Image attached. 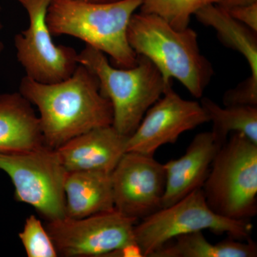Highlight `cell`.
Here are the masks:
<instances>
[{
    "label": "cell",
    "mask_w": 257,
    "mask_h": 257,
    "mask_svg": "<svg viewBox=\"0 0 257 257\" xmlns=\"http://www.w3.org/2000/svg\"><path fill=\"white\" fill-rule=\"evenodd\" d=\"M223 0H143L141 13L158 15L173 28H188L191 17L204 7L220 5Z\"/></svg>",
    "instance_id": "d6986e66"
},
{
    "label": "cell",
    "mask_w": 257,
    "mask_h": 257,
    "mask_svg": "<svg viewBox=\"0 0 257 257\" xmlns=\"http://www.w3.org/2000/svg\"><path fill=\"white\" fill-rule=\"evenodd\" d=\"M64 191L66 217L81 219L114 209L111 173L67 172Z\"/></svg>",
    "instance_id": "9a60e30c"
},
{
    "label": "cell",
    "mask_w": 257,
    "mask_h": 257,
    "mask_svg": "<svg viewBox=\"0 0 257 257\" xmlns=\"http://www.w3.org/2000/svg\"><path fill=\"white\" fill-rule=\"evenodd\" d=\"M82 1L89 2V3H109L120 1V0H82Z\"/></svg>",
    "instance_id": "d4e9b609"
},
{
    "label": "cell",
    "mask_w": 257,
    "mask_h": 257,
    "mask_svg": "<svg viewBox=\"0 0 257 257\" xmlns=\"http://www.w3.org/2000/svg\"><path fill=\"white\" fill-rule=\"evenodd\" d=\"M256 2L257 0H223L222 3L219 5L224 8H229L231 7L249 4V3H256Z\"/></svg>",
    "instance_id": "cb8c5ba5"
},
{
    "label": "cell",
    "mask_w": 257,
    "mask_h": 257,
    "mask_svg": "<svg viewBox=\"0 0 257 257\" xmlns=\"http://www.w3.org/2000/svg\"><path fill=\"white\" fill-rule=\"evenodd\" d=\"M105 257H144V255L138 243L133 242L114 250Z\"/></svg>",
    "instance_id": "603a6c76"
},
{
    "label": "cell",
    "mask_w": 257,
    "mask_h": 257,
    "mask_svg": "<svg viewBox=\"0 0 257 257\" xmlns=\"http://www.w3.org/2000/svg\"><path fill=\"white\" fill-rule=\"evenodd\" d=\"M224 106H257V81L248 77L236 87L225 92Z\"/></svg>",
    "instance_id": "44dd1931"
},
{
    "label": "cell",
    "mask_w": 257,
    "mask_h": 257,
    "mask_svg": "<svg viewBox=\"0 0 257 257\" xmlns=\"http://www.w3.org/2000/svg\"><path fill=\"white\" fill-rule=\"evenodd\" d=\"M0 170L11 179L18 202L31 205L47 221L65 217L67 172L56 150L44 145L28 151L0 152Z\"/></svg>",
    "instance_id": "52a82bcc"
},
{
    "label": "cell",
    "mask_w": 257,
    "mask_h": 257,
    "mask_svg": "<svg viewBox=\"0 0 257 257\" xmlns=\"http://www.w3.org/2000/svg\"><path fill=\"white\" fill-rule=\"evenodd\" d=\"M225 9L235 20L257 32V2Z\"/></svg>",
    "instance_id": "7402d4cb"
},
{
    "label": "cell",
    "mask_w": 257,
    "mask_h": 257,
    "mask_svg": "<svg viewBox=\"0 0 257 257\" xmlns=\"http://www.w3.org/2000/svg\"><path fill=\"white\" fill-rule=\"evenodd\" d=\"M111 179L115 210L140 221L162 209L165 170L152 155L126 152Z\"/></svg>",
    "instance_id": "30bf717a"
},
{
    "label": "cell",
    "mask_w": 257,
    "mask_h": 257,
    "mask_svg": "<svg viewBox=\"0 0 257 257\" xmlns=\"http://www.w3.org/2000/svg\"><path fill=\"white\" fill-rule=\"evenodd\" d=\"M218 150L202 189L216 214L250 220L257 213V145L231 133Z\"/></svg>",
    "instance_id": "5b68a950"
},
{
    "label": "cell",
    "mask_w": 257,
    "mask_h": 257,
    "mask_svg": "<svg viewBox=\"0 0 257 257\" xmlns=\"http://www.w3.org/2000/svg\"><path fill=\"white\" fill-rule=\"evenodd\" d=\"M138 56L136 65L123 69L111 64L105 54L87 45L78 53L79 64L95 75L101 94L110 101L112 126L128 138L135 133L147 110L172 86L165 82L151 61Z\"/></svg>",
    "instance_id": "277c9868"
},
{
    "label": "cell",
    "mask_w": 257,
    "mask_h": 257,
    "mask_svg": "<svg viewBox=\"0 0 257 257\" xmlns=\"http://www.w3.org/2000/svg\"><path fill=\"white\" fill-rule=\"evenodd\" d=\"M44 145L31 103L20 92L0 93V152L28 151Z\"/></svg>",
    "instance_id": "5bb4252c"
},
{
    "label": "cell",
    "mask_w": 257,
    "mask_h": 257,
    "mask_svg": "<svg viewBox=\"0 0 257 257\" xmlns=\"http://www.w3.org/2000/svg\"><path fill=\"white\" fill-rule=\"evenodd\" d=\"M175 242L165 244L150 257H256V243L250 238L245 241L229 239L211 243L202 231L181 235Z\"/></svg>",
    "instance_id": "e0dca14e"
},
{
    "label": "cell",
    "mask_w": 257,
    "mask_h": 257,
    "mask_svg": "<svg viewBox=\"0 0 257 257\" xmlns=\"http://www.w3.org/2000/svg\"><path fill=\"white\" fill-rule=\"evenodd\" d=\"M198 21L214 29L219 40L243 56L250 69V77L257 81V32L233 18L219 5H209L194 14Z\"/></svg>",
    "instance_id": "2e32d148"
},
{
    "label": "cell",
    "mask_w": 257,
    "mask_h": 257,
    "mask_svg": "<svg viewBox=\"0 0 257 257\" xmlns=\"http://www.w3.org/2000/svg\"><path fill=\"white\" fill-rule=\"evenodd\" d=\"M207 122L209 118L200 102L186 100L170 86L128 138L127 152L153 156L160 147L175 143L182 134Z\"/></svg>",
    "instance_id": "8fae6325"
},
{
    "label": "cell",
    "mask_w": 257,
    "mask_h": 257,
    "mask_svg": "<svg viewBox=\"0 0 257 257\" xmlns=\"http://www.w3.org/2000/svg\"><path fill=\"white\" fill-rule=\"evenodd\" d=\"M139 220L113 210L94 215L49 221L45 226L58 255L105 257L135 240Z\"/></svg>",
    "instance_id": "9c48e42d"
},
{
    "label": "cell",
    "mask_w": 257,
    "mask_h": 257,
    "mask_svg": "<svg viewBox=\"0 0 257 257\" xmlns=\"http://www.w3.org/2000/svg\"><path fill=\"white\" fill-rule=\"evenodd\" d=\"M201 105L212 123L211 133L219 147L231 133H241L257 145V106L234 105L221 107L209 98L202 97Z\"/></svg>",
    "instance_id": "ac0fdd59"
},
{
    "label": "cell",
    "mask_w": 257,
    "mask_h": 257,
    "mask_svg": "<svg viewBox=\"0 0 257 257\" xmlns=\"http://www.w3.org/2000/svg\"><path fill=\"white\" fill-rule=\"evenodd\" d=\"M143 0H120L94 3L82 0H52L47 23L53 37L69 36L100 51L118 68H131L138 56L130 46L127 29L130 19Z\"/></svg>",
    "instance_id": "3957f363"
},
{
    "label": "cell",
    "mask_w": 257,
    "mask_h": 257,
    "mask_svg": "<svg viewBox=\"0 0 257 257\" xmlns=\"http://www.w3.org/2000/svg\"><path fill=\"white\" fill-rule=\"evenodd\" d=\"M219 148L211 132L199 133L183 156L164 164L166 187L162 208L170 207L202 188Z\"/></svg>",
    "instance_id": "4fadbf2b"
},
{
    "label": "cell",
    "mask_w": 257,
    "mask_h": 257,
    "mask_svg": "<svg viewBox=\"0 0 257 257\" xmlns=\"http://www.w3.org/2000/svg\"><path fill=\"white\" fill-rule=\"evenodd\" d=\"M130 46L156 66L167 84L178 80L193 96L201 99L214 69L199 49L197 32L177 30L158 15L135 13L127 29Z\"/></svg>",
    "instance_id": "7a4b0ae2"
},
{
    "label": "cell",
    "mask_w": 257,
    "mask_h": 257,
    "mask_svg": "<svg viewBox=\"0 0 257 257\" xmlns=\"http://www.w3.org/2000/svg\"><path fill=\"white\" fill-rule=\"evenodd\" d=\"M28 14V28L14 38L17 59L25 76L40 83L61 82L79 65L78 53L72 47L56 45L47 23L52 0H15Z\"/></svg>",
    "instance_id": "ba28073f"
},
{
    "label": "cell",
    "mask_w": 257,
    "mask_h": 257,
    "mask_svg": "<svg viewBox=\"0 0 257 257\" xmlns=\"http://www.w3.org/2000/svg\"><path fill=\"white\" fill-rule=\"evenodd\" d=\"M253 225L249 220H235L219 215L208 205L202 189H198L170 207L147 216L135 225V240L144 257L152 253L181 235L209 230L230 238L250 239Z\"/></svg>",
    "instance_id": "8992f818"
},
{
    "label": "cell",
    "mask_w": 257,
    "mask_h": 257,
    "mask_svg": "<svg viewBox=\"0 0 257 257\" xmlns=\"http://www.w3.org/2000/svg\"><path fill=\"white\" fill-rule=\"evenodd\" d=\"M2 11V7L1 5H0V13H1ZM3 23H2L1 20H0V32H1L2 30H3ZM5 46L4 44H3V41H2L1 39H0V56H1L2 53H3V50H4Z\"/></svg>",
    "instance_id": "484cf974"
},
{
    "label": "cell",
    "mask_w": 257,
    "mask_h": 257,
    "mask_svg": "<svg viewBox=\"0 0 257 257\" xmlns=\"http://www.w3.org/2000/svg\"><path fill=\"white\" fill-rule=\"evenodd\" d=\"M19 92L37 108L44 143L53 150L93 128L112 125L110 101L82 64L58 82L40 83L24 76Z\"/></svg>",
    "instance_id": "6da1fadb"
},
{
    "label": "cell",
    "mask_w": 257,
    "mask_h": 257,
    "mask_svg": "<svg viewBox=\"0 0 257 257\" xmlns=\"http://www.w3.org/2000/svg\"><path fill=\"white\" fill-rule=\"evenodd\" d=\"M128 139L109 125L82 134L56 151L67 172L96 171L111 173L127 152Z\"/></svg>",
    "instance_id": "7c38bea8"
},
{
    "label": "cell",
    "mask_w": 257,
    "mask_h": 257,
    "mask_svg": "<svg viewBox=\"0 0 257 257\" xmlns=\"http://www.w3.org/2000/svg\"><path fill=\"white\" fill-rule=\"evenodd\" d=\"M20 241L29 257L58 256L55 244L41 221L35 215L27 218L23 231L19 234Z\"/></svg>",
    "instance_id": "ffe728a7"
}]
</instances>
